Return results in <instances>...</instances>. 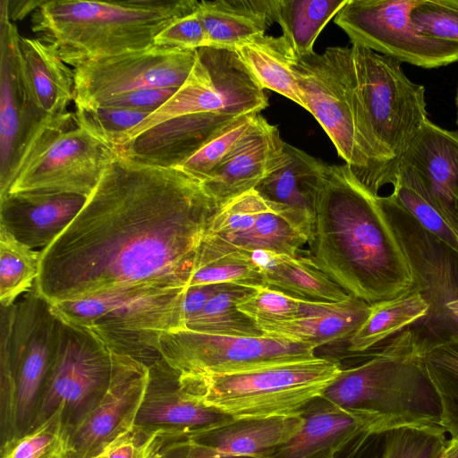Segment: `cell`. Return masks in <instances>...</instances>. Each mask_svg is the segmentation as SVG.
<instances>
[{"mask_svg": "<svg viewBox=\"0 0 458 458\" xmlns=\"http://www.w3.org/2000/svg\"><path fill=\"white\" fill-rule=\"evenodd\" d=\"M219 209L180 167L117 154L72 224L40 250L34 287L51 303L140 285L187 287Z\"/></svg>", "mask_w": 458, "mask_h": 458, "instance_id": "obj_1", "label": "cell"}, {"mask_svg": "<svg viewBox=\"0 0 458 458\" xmlns=\"http://www.w3.org/2000/svg\"><path fill=\"white\" fill-rule=\"evenodd\" d=\"M303 256L348 294L372 304L416 287L385 214L346 165H325Z\"/></svg>", "mask_w": 458, "mask_h": 458, "instance_id": "obj_2", "label": "cell"}, {"mask_svg": "<svg viewBox=\"0 0 458 458\" xmlns=\"http://www.w3.org/2000/svg\"><path fill=\"white\" fill-rule=\"evenodd\" d=\"M199 6L196 0L42 1L31 30L74 68L152 47L164 29Z\"/></svg>", "mask_w": 458, "mask_h": 458, "instance_id": "obj_3", "label": "cell"}, {"mask_svg": "<svg viewBox=\"0 0 458 458\" xmlns=\"http://www.w3.org/2000/svg\"><path fill=\"white\" fill-rule=\"evenodd\" d=\"M305 109L322 126L339 157L374 195L394 179L371 130L356 82L351 47H330L293 63Z\"/></svg>", "mask_w": 458, "mask_h": 458, "instance_id": "obj_4", "label": "cell"}, {"mask_svg": "<svg viewBox=\"0 0 458 458\" xmlns=\"http://www.w3.org/2000/svg\"><path fill=\"white\" fill-rule=\"evenodd\" d=\"M422 342L414 330L404 329L361 363L342 369L321 396L344 409L445 430L438 399L422 367Z\"/></svg>", "mask_w": 458, "mask_h": 458, "instance_id": "obj_5", "label": "cell"}, {"mask_svg": "<svg viewBox=\"0 0 458 458\" xmlns=\"http://www.w3.org/2000/svg\"><path fill=\"white\" fill-rule=\"evenodd\" d=\"M61 318L33 286L1 306L0 444L35 426L54 360Z\"/></svg>", "mask_w": 458, "mask_h": 458, "instance_id": "obj_6", "label": "cell"}, {"mask_svg": "<svg viewBox=\"0 0 458 458\" xmlns=\"http://www.w3.org/2000/svg\"><path fill=\"white\" fill-rule=\"evenodd\" d=\"M186 288H120L52 303V307L62 319L91 330L111 351L149 366L161 358L160 338L185 328L182 301Z\"/></svg>", "mask_w": 458, "mask_h": 458, "instance_id": "obj_7", "label": "cell"}, {"mask_svg": "<svg viewBox=\"0 0 458 458\" xmlns=\"http://www.w3.org/2000/svg\"><path fill=\"white\" fill-rule=\"evenodd\" d=\"M342 367L332 358L279 364L222 375L180 373L182 388L204 404L233 419L301 415L336 378Z\"/></svg>", "mask_w": 458, "mask_h": 458, "instance_id": "obj_8", "label": "cell"}, {"mask_svg": "<svg viewBox=\"0 0 458 458\" xmlns=\"http://www.w3.org/2000/svg\"><path fill=\"white\" fill-rule=\"evenodd\" d=\"M351 51L368 120L395 179L402 156L428 120L425 88L408 79L397 60L356 44Z\"/></svg>", "mask_w": 458, "mask_h": 458, "instance_id": "obj_9", "label": "cell"}, {"mask_svg": "<svg viewBox=\"0 0 458 458\" xmlns=\"http://www.w3.org/2000/svg\"><path fill=\"white\" fill-rule=\"evenodd\" d=\"M268 106L264 89L233 49L203 47L186 81L158 109L126 133L117 144L172 118L216 114L232 118L260 114Z\"/></svg>", "mask_w": 458, "mask_h": 458, "instance_id": "obj_10", "label": "cell"}, {"mask_svg": "<svg viewBox=\"0 0 458 458\" xmlns=\"http://www.w3.org/2000/svg\"><path fill=\"white\" fill-rule=\"evenodd\" d=\"M117 155L77 122L75 113L55 117L34 144L8 193L47 191L89 198Z\"/></svg>", "mask_w": 458, "mask_h": 458, "instance_id": "obj_11", "label": "cell"}, {"mask_svg": "<svg viewBox=\"0 0 458 458\" xmlns=\"http://www.w3.org/2000/svg\"><path fill=\"white\" fill-rule=\"evenodd\" d=\"M114 366V352L95 333L61 318L56 350L35 426L62 405L64 425L70 433L101 401L112 382Z\"/></svg>", "mask_w": 458, "mask_h": 458, "instance_id": "obj_12", "label": "cell"}, {"mask_svg": "<svg viewBox=\"0 0 458 458\" xmlns=\"http://www.w3.org/2000/svg\"><path fill=\"white\" fill-rule=\"evenodd\" d=\"M317 347L276 336H233L187 329L159 340L162 358L181 374L222 375L316 358Z\"/></svg>", "mask_w": 458, "mask_h": 458, "instance_id": "obj_13", "label": "cell"}, {"mask_svg": "<svg viewBox=\"0 0 458 458\" xmlns=\"http://www.w3.org/2000/svg\"><path fill=\"white\" fill-rule=\"evenodd\" d=\"M21 35L9 14V1L0 6V199L9 192L50 117L30 89L20 48Z\"/></svg>", "mask_w": 458, "mask_h": 458, "instance_id": "obj_14", "label": "cell"}, {"mask_svg": "<svg viewBox=\"0 0 458 458\" xmlns=\"http://www.w3.org/2000/svg\"><path fill=\"white\" fill-rule=\"evenodd\" d=\"M419 0H348L335 17L356 44L421 68H437L458 61V45L420 34L411 19Z\"/></svg>", "mask_w": 458, "mask_h": 458, "instance_id": "obj_15", "label": "cell"}, {"mask_svg": "<svg viewBox=\"0 0 458 458\" xmlns=\"http://www.w3.org/2000/svg\"><path fill=\"white\" fill-rule=\"evenodd\" d=\"M198 49L152 46L74 67L75 106H98L145 89H179L191 74Z\"/></svg>", "mask_w": 458, "mask_h": 458, "instance_id": "obj_16", "label": "cell"}, {"mask_svg": "<svg viewBox=\"0 0 458 458\" xmlns=\"http://www.w3.org/2000/svg\"><path fill=\"white\" fill-rule=\"evenodd\" d=\"M308 242L309 237L282 208L251 190L216 212L201 244L219 251H269L299 257Z\"/></svg>", "mask_w": 458, "mask_h": 458, "instance_id": "obj_17", "label": "cell"}, {"mask_svg": "<svg viewBox=\"0 0 458 458\" xmlns=\"http://www.w3.org/2000/svg\"><path fill=\"white\" fill-rule=\"evenodd\" d=\"M114 356L109 388L98 404L69 433V458L94 457L134 426L148 366L124 354L114 352Z\"/></svg>", "mask_w": 458, "mask_h": 458, "instance_id": "obj_18", "label": "cell"}, {"mask_svg": "<svg viewBox=\"0 0 458 458\" xmlns=\"http://www.w3.org/2000/svg\"><path fill=\"white\" fill-rule=\"evenodd\" d=\"M301 415L302 427L272 458H335L360 435L412 427L376 412L341 408L322 396L312 400Z\"/></svg>", "mask_w": 458, "mask_h": 458, "instance_id": "obj_19", "label": "cell"}, {"mask_svg": "<svg viewBox=\"0 0 458 458\" xmlns=\"http://www.w3.org/2000/svg\"><path fill=\"white\" fill-rule=\"evenodd\" d=\"M233 419L187 394L182 386L180 373L164 358L148 366L135 427L171 438H182Z\"/></svg>", "mask_w": 458, "mask_h": 458, "instance_id": "obj_20", "label": "cell"}, {"mask_svg": "<svg viewBox=\"0 0 458 458\" xmlns=\"http://www.w3.org/2000/svg\"><path fill=\"white\" fill-rule=\"evenodd\" d=\"M284 143L277 126L268 123L259 114L230 156L202 181L205 191L221 208L236 197L254 190L285 163Z\"/></svg>", "mask_w": 458, "mask_h": 458, "instance_id": "obj_21", "label": "cell"}, {"mask_svg": "<svg viewBox=\"0 0 458 458\" xmlns=\"http://www.w3.org/2000/svg\"><path fill=\"white\" fill-rule=\"evenodd\" d=\"M411 267L415 286L433 301L445 303L458 294L455 268L449 247L421 226L391 193L378 195Z\"/></svg>", "mask_w": 458, "mask_h": 458, "instance_id": "obj_22", "label": "cell"}, {"mask_svg": "<svg viewBox=\"0 0 458 458\" xmlns=\"http://www.w3.org/2000/svg\"><path fill=\"white\" fill-rule=\"evenodd\" d=\"M87 199L47 191L8 193L0 199V226L22 244L44 250L72 224Z\"/></svg>", "mask_w": 458, "mask_h": 458, "instance_id": "obj_23", "label": "cell"}, {"mask_svg": "<svg viewBox=\"0 0 458 458\" xmlns=\"http://www.w3.org/2000/svg\"><path fill=\"white\" fill-rule=\"evenodd\" d=\"M235 119L216 114L177 116L122 143L116 151L147 165L178 167Z\"/></svg>", "mask_w": 458, "mask_h": 458, "instance_id": "obj_24", "label": "cell"}, {"mask_svg": "<svg viewBox=\"0 0 458 458\" xmlns=\"http://www.w3.org/2000/svg\"><path fill=\"white\" fill-rule=\"evenodd\" d=\"M399 164L414 170L445 216L458 196V131L444 129L428 119Z\"/></svg>", "mask_w": 458, "mask_h": 458, "instance_id": "obj_25", "label": "cell"}, {"mask_svg": "<svg viewBox=\"0 0 458 458\" xmlns=\"http://www.w3.org/2000/svg\"><path fill=\"white\" fill-rule=\"evenodd\" d=\"M284 148L287 158L284 165L254 190L282 208L310 239L314 224V199L326 164L286 142Z\"/></svg>", "mask_w": 458, "mask_h": 458, "instance_id": "obj_26", "label": "cell"}, {"mask_svg": "<svg viewBox=\"0 0 458 458\" xmlns=\"http://www.w3.org/2000/svg\"><path fill=\"white\" fill-rule=\"evenodd\" d=\"M369 312L370 304L353 296L340 302L303 299L300 318L264 322L259 326L264 335L308 343L318 348L349 339L366 320Z\"/></svg>", "mask_w": 458, "mask_h": 458, "instance_id": "obj_27", "label": "cell"}, {"mask_svg": "<svg viewBox=\"0 0 458 458\" xmlns=\"http://www.w3.org/2000/svg\"><path fill=\"white\" fill-rule=\"evenodd\" d=\"M302 425L301 415L233 419L188 438L221 453L272 458Z\"/></svg>", "mask_w": 458, "mask_h": 458, "instance_id": "obj_28", "label": "cell"}, {"mask_svg": "<svg viewBox=\"0 0 458 458\" xmlns=\"http://www.w3.org/2000/svg\"><path fill=\"white\" fill-rule=\"evenodd\" d=\"M207 47L235 49L276 21L274 0L200 1Z\"/></svg>", "mask_w": 458, "mask_h": 458, "instance_id": "obj_29", "label": "cell"}, {"mask_svg": "<svg viewBox=\"0 0 458 458\" xmlns=\"http://www.w3.org/2000/svg\"><path fill=\"white\" fill-rule=\"evenodd\" d=\"M20 48L25 72L42 111L50 117L64 115L74 101V73L53 47L39 38L21 37Z\"/></svg>", "mask_w": 458, "mask_h": 458, "instance_id": "obj_30", "label": "cell"}, {"mask_svg": "<svg viewBox=\"0 0 458 458\" xmlns=\"http://www.w3.org/2000/svg\"><path fill=\"white\" fill-rule=\"evenodd\" d=\"M251 255L260 267L265 287L322 302H340L352 296L303 256L269 251H254Z\"/></svg>", "mask_w": 458, "mask_h": 458, "instance_id": "obj_31", "label": "cell"}, {"mask_svg": "<svg viewBox=\"0 0 458 458\" xmlns=\"http://www.w3.org/2000/svg\"><path fill=\"white\" fill-rule=\"evenodd\" d=\"M234 50L262 89L273 90L305 109L292 67L295 56L282 36L259 35Z\"/></svg>", "mask_w": 458, "mask_h": 458, "instance_id": "obj_32", "label": "cell"}, {"mask_svg": "<svg viewBox=\"0 0 458 458\" xmlns=\"http://www.w3.org/2000/svg\"><path fill=\"white\" fill-rule=\"evenodd\" d=\"M431 304L418 287L370 304L366 320L348 339V352L361 353L426 317Z\"/></svg>", "mask_w": 458, "mask_h": 458, "instance_id": "obj_33", "label": "cell"}, {"mask_svg": "<svg viewBox=\"0 0 458 458\" xmlns=\"http://www.w3.org/2000/svg\"><path fill=\"white\" fill-rule=\"evenodd\" d=\"M348 0H274L275 20L295 58L309 55L324 27Z\"/></svg>", "mask_w": 458, "mask_h": 458, "instance_id": "obj_34", "label": "cell"}, {"mask_svg": "<svg viewBox=\"0 0 458 458\" xmlns=\"http://www.w3.org/2000/svg\"><path fill=\"white\" fill-rule=\"evenodd\" d=\"M420 357L441 407L442 426L451 437H458V334L423 340Z\"/></svg>", "mask_w": 458, "mask_h": 458, "instance_id": "obj_35", "label": "cell"}, {"mask_svg": "<svg viewBox=\"0 0 458 458\" xmlns=\"http://www.w3.org/2000/svg\"><path fill=\"white\" fill-rule=\"evenodd\" d=\"M255 288L225 284L185 323L187 330L233 336H263L259 324L242 312L237 305Z\"/></svg>", "mask_w": 458, "mask_h": 458, "instance_id": "obj_36", "label": "cell"}, {"mask_svg": "<svg viewBox=\"0 0 458 458\" xmlns=\"http://www.w3.org/2000/svg\"><path fill=\"white\" fill-rule=\"evenodd\" d=\"M392 194L416 221L458 256V238L426 185L410 166L399 164Z\"/></svg>", "mask_w": 458, "mask_h": 458, "instance_id": "obj_37", "label": "cell"}, {"mask_svg": "<svg viewBox=\"0 0 458 458\" xmlns=\"http://www.w3.org/2000/svg\"><path fill=\"white\" fill-rule=\"evenodd\" d=\"M220 284L264 286L260 267L251 252L219 251L201 244L188 286Z\"/></svg>", "mask_w": 458, "mask_h": 458, "instance_id": "obj_38", "label": "cell"}, {"mask_svg": "<svg viewBox=\"0 0 458 458\" xmlns=\"http://www.w3.org/2000/svg\"><path fill=\"white\" fill-rule=\"evenodd\" d=\"M40 251L22 244L0 226V302L13 305L30 291L39 273Z\"/></svg>", "mask_w": 458, "mask_h": 458, "instance_id": "obj_39", "label": "cell"}, {"mask_svg": "<svg viewBox=\"0 0 458 458\" xmlns=\"http://www.w3.org/2000/svg\"><path fill=\"white\" fill-rule=\"evenodd\" d=\"M0 458H69L63 406L34 428L1 445Z\"/></svg>", "mask_w": 458, "mask_h": 458, "instance_id": "obj_40", "label": "cell"}, {"mask_svg": "<svg viewBox=\"0 0 458 458\" xmlns=\"http://www.w3.org/2000/svg\"><path fill=\"white\" fill-rule=\"evenodd\" d=\"M259 114H249L236 118L178 167L201 182L206 180L235 149Z\"/></svg>", "mask_w": 458, "mask_h": 458, "instance_id": "obj_41", "label": "cell"}, {"mask_svg": "<svg viewBox=\"0 0 458 458\" xmlns=\"http://www.w3.org/2000/svg\"><path fill=\"white\" fill-rule=\"evenodd\" d=\"M74 113L81 127L114 148L151 114L115 106H75Z\"/></svg>", "mask_w": 458, "mask_h": 458, "instance_id": "obj_42", "label": "cell"}, {"mask_svg": "<svg viewBox=\"0 0 458 458\" xmlns=\"http://www.w3.org/2000/svg\"><path fill=\"white\" fill-rule=\"evenodd\" d=\"M444 429L402 427L384 434L382 458H437L445 444Z\"/></svg>", "mask_w": 458, "mask_h": 458, "instance_id": "obj_43", "label": "cell"}, {"mask_svg": "<svg viewBox=\"0 0 458 458\" xmlns=\"http://www.w3.org/2000/svg\"><path fill=\"white\" fill-rule=\"evenodd\" d=\"M302 300L284 292L260 286L242 300L237 307L258 324L300 318Z\"/></svg>", "mask_w": 458, "mask_h": 458, "instance_id": "obj_44", "label": "cell"}, {"mask_svg": "<svg viewBox=\"0 0 458 458\" xmlns=\"http://www.w3.org/2000/svg\"><path fill=\"white\" fill-rule=\"evenodd\" d=\"M411 19L420 34L458 45V0H419Z\"/></svg>", "mask_w": 458, "mask_h": 458, "instance_id": "obj_45", "label": "cell"}, {"mask_svg": "<svg viewBox=\"0 0 458 458\" xmlns=\"http://www.w3.org/2000/svg\"><path fill=\"white\" fill-rule=\"evenodd\" d=\"M169 437L133 426L112 441L98 455L101 458H151Z\"/></svg>", "mask_w": 458, "mask_h": 458, "instance_id": "obj_46", "label": "cell"}, {"mask_svg": "<svg viewBox=\"0 0 458 458\" xmlns=\"http://www.w3.org/2000/svg\"><path fill=\"white\" fill-rule=\"evenodd\" d=\"M155 45L182 49H199L207 47V36L199 6L192 13L176 19L164 29L156 37Z\"/></svg>", "mask_w": 458, "mask_h": 458, "instance_id": "obj_47", "label": "cell"}, {"mask_svg": "<svg viewBox=\"0 0 458 458\" xmlns=\"http://www.w3.org/2000/svg\"><path fill=\"white\" fill-rule=\"evenodd\" d=\"M178 89H145L114 96L98 106H115L153 113Z\"/></svg>", "mask_w": 458, "mask_h": 458, "instance_id": "obj_48", "label": "cell"}, {"mask_svg": "<svg viewBox=\"0 0 458 458\" xmlns=\"http://www.w3.org/2000/svg\"><path fill=\"white\" fill-rule=\"evenodd\" d=\"M161 458H256L221 453L192 442L188 437L168 438L160 449Z\"/></svg>", "mask_w": 458, "mask_h": 458, "instance_id": "obj_49", "label": "cell"}, {"mask_svg": "<svg viewBox=\"0 0 458 458\" xmlns=\"http://www.w3.org/2000/svg\"><path fill=\"white\" fill-rule=\"evenodd\" d=\"M384 434L360 435L348 444L335 458H382Z\"/></svg>", "mask_w": 458, "mask_h": 458, "instance_id": "obj_50", "label": "cell"}, {"mask_svg": "<svg viewBox=\"0 0 458 458\" xmlns=\"http://www.w3.org/2000/svg\"><path fill=\"white\" fill-rule=\"evenodd\" d=\"M225 284L187 286L182 301L184 323L199 313L204 308L207 301Z\"/></svg>", "mask_w": 458, "mask_h": 458, "instance_id": "obj_51", "label": "cell"}, {"mask_svg": "<svg viewBox=\"0 0 458 458\" xmlns=\"http://www.w3.org/2000/svg\"><path fill=\"white\" fill-rule=\"evenodd\" d=\"M437 458H458V437L448 438Z\"/></svg>", "mask_w": 458, "mask_h": 458, "instance_id": "obj_52", "label": "cell"}, {"mask_svg": "<svg viewBox=\"0 0 458 458\" xmlns=\"http://www.w3.org/2000/svg\"><path fill=\"white\" fill-rule=\"evenodd\" d=\"M445 217L458 238V196L455 198L450 210L445 214Z\"/></svg>", "mask_w": 458, "mask_h": 458, "instance_id": "obj_53", "label": "cell"}, {"mask_svg": "<svg viewBox=\"0 0 458 458\" xmlns=\"http://www.w3.org/2000/svg\"><path fill=\"white\" fill-rule=\"evenodd\" d=\"M445 309L453 317L458 327V294L455 298L445 303Z\"/></svg>", "mask_w": 458, "mask_h": 458, "instance_id": "obj_54", "label": "cell"}, {"mask_svg": "<svg viewBox=\"0 0 458 458\" xmlns=\"http://www.w3.org/2000/svg\"><path fill=\"white\" fill-rule=\"evenodd\" d=\"M455 104H456V107H457V124H458V89H457V93H456V97H455Z\"/></svg>", "mask_w": 458, "mask_h": 458, "instance_id": "obj_55", "label": "cell"}, {"mask_svg": "<svg viewBox=\"0 0 458 458\" xmlns=\"http://www.w3.org/2000/svg\"><path fill=\"white\" fill-rule=\"evenodd\" d=\"M151 458H161L160 450L157 453H156Z\"/></svg>", "mask_w": 458, "mask_h": 458, "instance_id": "obj_56", "label": "cell"}, {"mask_svg": "<svg viewBox=\"0 0 458 458\" xmlns=\"http://www.w3.org/2000/svg\"><path fill=\"white\" fill-rule=\"evenodd\" d=\"M91 458H101L98 454Z\"/></svg>", "mask_w": 458, "mask_h": 458, "instance_id": "obj_57", "label": "cell"}]
</instances>
